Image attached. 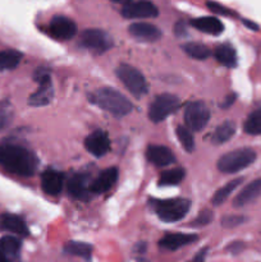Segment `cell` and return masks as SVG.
<instances>
[{
    "instance_id": "obj_19",
    "label": "cell",
    "mask_w": 261,
    "mask_h": 262,
    "mask_svg": "<svg viewBox=\"0 0 261 262\" xmlns=\"http://www.w3.org/2000/svg\"><path fill=\"white\" fill-rule=\"evenodd\" d=\"M197 237L194 234H184V233H170L164 235L160 239L159 245L161 248L168 251H176L178 248L186 247L191 243L196 242Z\"/></svg>"
},
{
    "instance_id": "obj_39",
    "label": "cell",
    "mask_w": 261,
    "mask_h": 262,
    "mask_svg": "<svg viewBox=\"0 0 261 262\" xmlns=\"http://www.w3.org/2000/svg\"><path fill=\"white\" fill-rule=\"evenodd\" d=\"M110 2H113V3H118V4L127 5V4H129V3H132L133 0H110Z\"/></svg>"
},
{
    "instance_id": "obj_37",
    "label": "cell",
    "mask_w": 261,
    "mask_h": 262,
    "mask_svg": "<svg viewBox=\"0 0 261 262\" xmlns=\"http://www.w3.org/2000/svg\"><path fill=\"white\" fill-rule=\"evenodd\" d=\"M176 33H177V35H178V36H184V35H186V27H184V23L179 22L178 25H177Z\"/></svg>"
},
{
    "instance_id": "obj_30",
    "label": "cell",
    "mask_w": 261,
    "mask_h": 262,
    "mask_svg": "<svg viewBox=\"0 0 261 262\" xmlns=\"http://www.w3.org/2000/svg\"><path fill=\"white\" fill-rule=\"evenodd\" d=\"M66 252L69 255L78 256V257L84 258V260H90L92 253V247L89 243L83 242H69L66 246Z\"/></svg>"
},
{
    "instance_id": "obj_24",
    "label": "cell",
    "mask_w": 261,
    "mask_h": 262,
    "mask_svg": "<svg viewBox=\"0 0 261 262\" xmlns=\"http://www.w3.org/2000/svg\"><path fill=\"white\" fill-rule=\"evenodd\" d=\"M234 133L235 123L232 122V120H225L224 123H222V124L215 129L211 140L212 142L216 143V145H222V143H225L227 141H229L230 138L234 136Z\"/></svg>"
},
{
    "instance_id": "obj_12",
    "label": "cell",
    "mask_w": 261,
    "mask_h": 262,
    "mask_svg": "<svg viewBox=\"0 0 261 262\" xmlns=\"http://www.w3.org/2000/svg\"><path fill=\"white\" fill-rule=\"evenodd\" d=\"M128 32L138 41H146V42H154L161 37L163 32L156 26L146 22L133 23L128 27Z\"/></svg>"
},
{
    "instance_id": "obj_14",
    "label": "cell",
    "mask_w": 261,
    "mask_h": 262,
    "mask_svg": "<svg viewBox=\"0 0 261 262\" xmlns=\"http://www.w3.org/2000/svg\"><path fill=\"white\" fill-rule=\"evenodd\" d=\"M64 186V174L58 170H49L44 171L41 176V187L44 192L49 196H58L61 192Z\"/></svg>"
},
{
    "instance_id": "obj_31",
    "label": "cell",
    "mask_w": 261,
    "mask_h": 262,
    "mask_svg": "<svg viewBox=\"0 0 261 262\" xmlns=\"http://www.w3.org/2000/svg\"><path fill=\"white\" fill-rule=\"evenodd\" d=\"M177 138L181 142L182 147L187 151V152H192L194 150V137L193 133H192L191 129H188L187 127H183V125H179L177 127Z\"/></svg>"
},
{
    "instance_id": "obj_28",
    "label": "cell",
    "mask_w": 261,
    "mask_h": 262,
    "mask_svg": "<svg viewBox=\"0 0 261 262\" xmlns=\"http://www.w3.org/2000/svg\"><path fill=\"white\" fill-rule=\"evenodd\" d=\"M243 128H245V132L247 133V135H261V105L258 107H256V109L248 115Z\"/></svg>"
},
{
    "instance_id": "obj_11",
    "label": "cell",
    "mask_w": 261,
    "mask_h": 262,
    "mask_svg": "<svg viewBox=\"0 0 261 262\" xmlns=\"http://www.w3.org/2000/svg\"><path fill=\"white\" fill-rule=\"evenodd\" d=\"M84 147L91 155L96 158L104 156L110 148L109 136L104 130H95L84 140Z\"/></svg>"
},
{
    "instance_id": "obj_8",
    "label": "cell",
    "mask_w": 261,
    "mask_h": 262,
    "mask_svg": "<svg viewBox=\"0 0 261 262\" xmlns=\"http://www.w3.org/2000/svg\"><path fill=\"white\" fill-rule=\"evenodd\" d=\"M81 43L89 50L102 54L113 46V40L105 31L91 28L81 33Z\"/></svg>"
},
{
    "instance_id": "obj_9",
    "label": "cell",
    "mask_w": 261,
    "mask_h": 262,
    "mask_svg": "<svg viewBox=\"0 0 261 262\" xmlns=\"http://www.w3.org/2000/svg\"><path fill=\"white\" fill-rule=\"evenodd\" d=\"M159 10L155 4L148 0H138L127 5H123L122 15L127 19H142V18L158 17Z\"/></svg>"
},
{
    "instance_id": "obj_7",
    "label": "cell",
    "mask_w": 261,
    "mask_h": 262,
    "mask_svg": "<svg viewBox=\"0 0 261 262\" xmlns=\"http://www.w3.org/2000/svg\"><path fill=\"white\" fill-rule=\"evenodd\" d=\"M210 120V109L204 101H193L186 107L184 122L187 128L193 132L202 130Z\"/></svg>"
},
{
    "instance_id": "obj_35",
    "label": "cell",
    "mask_w": 261,
    "mask_h": 262,
    "mask_svg": "<svg viewBox=\"0 0 261 262\" xmlns=\"http://www.w3.org/2000/svg\"><path fill=\"white\" fill-rule=\"evenodd\" d=\"M207 8H209L212 13H215V14H222V15H232L233 14V13L230 12L228 8L223 7V5L217 4V3H214V2L207 3Z\"/></svg>"
},
{
    "instance_id": "obj_10",
    "label": "cell",
    "mask_w": 261,
    "mask_h": 262,
    "mask_svg": "<svg viewBox=\"0 0 261 262\" xmlns=\"http://www.w3.org/2000/svg\"><path fill=\"white\" fill-rule=\"evenodd\" d=\"M49 33H50L51 37L56 38V40H71L76 36L77 26L69 18L64 17V15H56L51 19L50 25H49Z\"/></svg>"
},
{
    "instance_id": "obj_26",
    "label": "cell",
    "mask_w": 261,
    "mask_h": 262,
    "mask_svg": "<svg viewBox=\"0 0 261 262\" xmlns=\"http://www.w3.org/2000/svg\"><path fill=\"white\" fill-rule=\"evenodd\" d=\"M186 177V170L183 168H176L166 170L161 173L159 177V186L161 187H171V186H178Z\"/></svg>"
},
{
    "instance_id": "obj_25",
    "label": "cell",
    "mask_w": 261,
    "mask_h": 262,
    "mask_svg": "<svg viewBox=\"0 0 261 262\" xmlns=\"http://www.w3.org/2000/svg\"><path fill=\"white\" fill-rule=\"evenodd\" d=\"M243 182V178H237V179H233V181L228 182L224 187H222L220 189H217L215 192L214 197L211 199V204L215 205V206H219V205L224 204L225 201L228 200V197L238 188L241 183Z\"/></svg>"
},
{
    "instance_id": "obj_6",
    "label": "cell",
    "mask_w": 261,
    "mask_h": 262,
    "mask_svg": "<svg viewBox=\"0 0 261 262\" xmlns=\"http://www.w3.org/2000/svg\"><path fill=\"white\" fill-rule=\"evenodd\" d=\"M179 105H181V101L176 95H159L148 106V118L154 123L163 122L169 115L174 114L179 109Z\"/></svg>"
},
{
    "instance_id": "obj_23",
    "label": "cell",
    "mask_w": 261,
    "mask_h": 262,
    "mask_svg": "<svg viewBox=\"0 0 261 262\" xmlns=\"http://www.w3.org/2000/svg\"><path fill=\"white\" fill-rule=\"evenodd\" d=\"M214 55L216 60L224 67L233 68V67L237 66V53H235L234 48L230 46L229 43H223V45L217 46L215 49Z\"/></svg>"
},
{
    "instance_id": "obj_13",
    "label": "cell",
    "mask_w": 261,
    "mask_h": 262,
    "mask_svg": "<svg viewBox=\"0 0 261 262\" xmlns=\"http://www.w3.org/2000/svg\"><path fill=\"white\" fill-rule=\"evenodd\" d=\"M68 191L72 197L87 201L91 193V182L87 174H76L69 179Z\"/></svg>"
},
{
    "instance_id": "obj_5",
    "label": "cell",
    "mask_w": 261,
    "mask_h": 262,
    "mask_svg": "<svg viewBox=\"0 0 261 262\" xmlns=\"http://www.w3.org/2000/svg\"><path fill=\"white\" fill-rule=\"evenodd\" d=\"M115 73L120 82L124 84L125 89L135 97L141 99L147 94V82L137 68L129 66V64H120Z\"/></svg>"
},
{
    "instance_id": "obj_34",
    "label": "cell",
    "mask_w": 261,
    "mask_h": 262,
    "mask_svg": "<svg viewBox=\"0 0 261 262\" xmlns=\"http://www.w3.org/2000/svg\"><path fill=\"white\" fill-rule=\"evenodd\" d=\"M13 120V113L8 107H0V130H4Z\"/></svg>"
},
{
    "instance_id": "obj_15",
    "label": "cell",
    "mask_w": 261,
    "mask_h": 262,
    "mask_svg": "<svg viewBox=\"0 0 261 262\" xmlns=\"http://www.w3.org/2000/svg\"><path fill=\"white\" fill-rule=\"evenodd\" d=\"M146 158L156 166L170 165L176 161V156L170 148L160 145H151L146 150Z\"/></svg>"
},
{
    "instance_id": "obj_32",
    "label": "cell",
    "mask_w": 261,
    "mask_h": 262,
    "mask_svg": "<svg viewBox=\"0 0 261 262\" xmlns=\"http://www.w3.org/2000/svg\"><path fill=\"white\" fill-rule=\"evenodd\" d=\"M212 220H214V212H212L211 210L206 209L197 215L196 219L191 223V227H193V228L206 227V225H209Z\"/></svg>"
},
{
    "instance_id": "obj_17",
    "label": "cell",
    "mask_w": 261,
    "mask_h": 262,
    "mask_svg": "<svg viewBox=\"0 0 261 262\" xmlns=\"http://www.w3.org/2000/svg\"><path fill=\"white\" fill-rule=\"evenodd\" d=\"M54 97V87L51 78L45 79V81L38 83V89L28 97V104L31 106H46L51 102Z\"/></svg>"
},
{
    "instance_id": "obj_29",
    "label": "cell",
    "mask_w": 261,
    "mask_h": 262,
    "mask_svg": "<svg viewBox=\"0 0 261 262\" xmlns=\"http://www.w3.org/2000/svg\"><path fill=\"white\" fill-rule=\"evenodd\" d=\"M184 53L188 56L193 59H199V60H204V59L209 58L211 55V51L207 46L202 45L199 42H188L183 45Z\"/></svg>"
},
{
    "instance_id": "obj_27",
    "label": "cell",
    "mask_w": 261,
    "mask_h": 262,
    "mask_svg": "<svg viewBox=\"0 0 261 262\" xmlns=\"http://www.w3.org/2000/svg\"><path fill=\"white\" fill-rule=\"evenodd\" d=\"M22 54L17 50L0 51V71H10L14 69L20 63Z\"/></svg>"
},
{
    "instance_id": "obj_2",
    "label": "cell",
    "mask_w": 261,
    "mask_h": 262,
    "mask_svg": "<svg viewBox=\"0 0 261 262\" xmlns=\"http://www.w3.org/2000/svg\"><path fill=\"white\" fill-rule=\"evenodd\" d=\"M92 104L105 110L115 118H123L129 114L133 105L122 92L110 87H102L90 96Z\"/></svg>"
},
{
    "instance_id": "obj_4",
    "label": "cell",
    "mask_w": 261,
    "mask_h": 262,
    "mask_svg": "<svg viewBox=\"0 0 261 262\" xmlns=\"http://www.w3.org/2000/svg\"><path fill=\"white\" fill-rule=\"evenodd\" d=\"M153 207L159 219L166 223H174L186 216L191 207V202L186 199L154 200Z\"/></svg>"
},
{
    "instance_id": "obj_18",
    "label": "cell",
    "mask_w": 261,
    "mask_h": 262,
    "mask_svg": "<svg viewBox=\"0 0 261 262\" xmlns=\"http://www.w3.org/2000/svg\"><path fill=\"white\" fill-rule=\"evenodd\" d=\"M118 179V169L117 168H107L102 170L99 174L95 181L91 182V193H104V192L109 191L113 186L115 184Z\"/></svg>"
},
{
    "instance_id": "obj_36",
    "label": "cell",
    "mask_w": 261,
    "mask_h": 262,
    "mask_svg": "<svg viewBox=\"0 0 261 262\" xmlns=\"http://www.w3.org/2000/svg\"><path fill=\"white\" fill-rule=\"evenodd\" d=\"M235 97H237V96H235L234 94L228 95V96L224 99V101L222 102V105H220V106H222L223 109H227V107L232 106V105L234 104V101H235Z\"/></svg>"
},
{
    "instance_id": "obj_22",
    "label": "cell",
    "mask_w": 261,
    "mask_h": 262,
    "mask_svg": "<svg viewBox=\"0 0 261 262\" xmlns=\"http://www.w3.org/2000/svg\"><path fill=\"white\" fill-rule=\"evenodd\" d=\"M20 251V242L13 235H5L0 239V255L7 261L13 262L18 257Z\"/></svg>"
},
{
    "instance_id": "obj_20",
    "label": "cell",
    "mask_w": 261,
    "mask_h": 262,
    "mask_svg": "<svg viewBox=\"0 0 261 262\" xmlns=\"http://www.w3.org/2000/svg\"><path fill=\"white\" fill-rule=\"evenodd\" d=\"M0 228L5 232L14 233L17 235H22L26 237L28 235V229L26 227L25 222L20 219L17 215L12 214H4L0 216Z\"/></svg>"
},
{
    "instance_id": "obj_16",
    "label": "cell",
    "mask_w": 261,
    "mask_h": 262,
    "mask_svg": "<svg viewBox=\"0 0 261 262\" xmlns=\"http://www.w3.org/2000/svg\"><path fill=\"white\" fill-rule=\"evenodd\" d=\"M261 196V178L255 179L251 183H248L240 193L235 196L233 200V206L240 209V207H245L247 205L252 204L253 201Z\"/></svg>"
},
{
    "instance_id": "obj_38",
    "label": "cell",
    "mask_w": 261,
    "mask_h": 262,
    "mask_svg": "<svg viewBox=\"0 0 261 262\" xmlns=\"http://www.w3.org/2000/svg\"><path fill=\"white\" fill-rule=\"evenodd\" d=\"M243 23H245L246 26H247V27H250L251 30H253V31H257L258 30V27L257 26L255 25V23H252V22H250V20H243Z\"/></svg>"
},
{
    "instance_id": "obj_40",
    "label": "cell",
    "mask_w": 261,
    "mask_h": 262,
    "mask_svg": "<svg viewBox=\"0 0 261 262\" xmlns=\"http://www.w3.org/2000/svg\"><path fill=\"white\" fill-rule=\"evenodd\" d=\"M0 262H9V261H7L4 257H3L2 255H0Z\"/></svg>"
},
{
    "instance_id": "obj_3",
    "label": "cell",
    "mask_w": 261,
    "mask_h": 262,
    "mask_svg": "<svg viewBox=\"0 0 261 262\" xmlns=\"http://www.w3.org/2000/svg\"><path fill=\"white\" fill-rule=\"evenodd\" d=\"M255 160V150L248 147L238 148V150L229 151V152H227L225 155H223L222 158L217 160V169H219L222 173L225 174L238 173V171L243 170V169L252 165Z\"/></svg>"
},
{
    "instance_id": "obj_1",
    "label": "cell",
    "mask_w": 261,
    "mask_h": 262,
    "mask_svg": "<svg viewBox=\"0 0 261 262\" xmlns=\"http://www.w3.org/2000/svg\"><path fill=\"white\" fill-rule=\"evenodd\" d=\"M0 165L19 177H32L38 168V159L32 151L12 143L0 146Z\"/></svg>"
},
{
    "instance_id": "obj_21",
    "label": "cell",
    "mask_w": 261,
    "mask_h": 262,
    "mask_svg": "<svg viewBox=\"0 0 261 262\" xmlns=\"http://www.w3.org/2000/svg\"><path fill=\"white\" fill-rule=\"evenodd\" d=\"M192 27L209 35H220L224 31V26L215 17H201L191 20Z\"/></svg>"
},
{
    "instance_id": "obj_33",
    "label": "cell",
    "mask_w": 261,
    "mask_h": 262,
    "mask_svg": "<svg viewBox=\"0 0 261 262\" xmlns=\"http://www.w3.org/2000/svg\"><path fill=\"white\" fill-rule=\"evenodd\" d=\"M245 222L246 217L241 215H227L222 219V225L224 228H235L242 225Z\"/></svg>"
}]
</instances>
